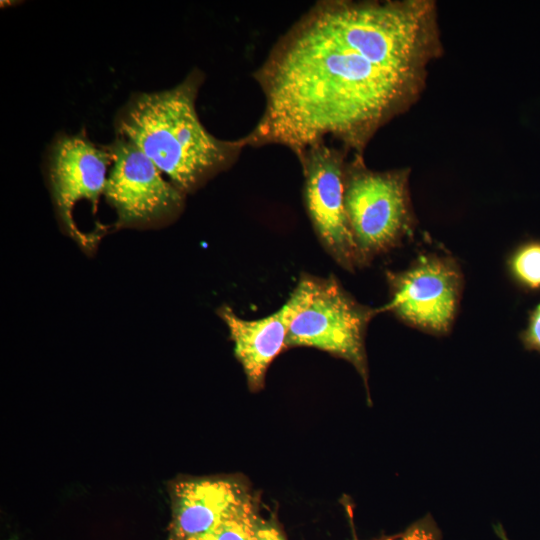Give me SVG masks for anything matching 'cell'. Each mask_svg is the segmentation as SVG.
Wrapping results in <instances>:
<instances>
[{"instance_id": "1", "label": "cell", "mask_w": 540, "mask_h": 540, "mask_svg": "<svg viewBox=\"0 0 540 540\" xmlns=\"http://www.w3.org/2000/svg\"><path fill=\"white\" fill-rule=\"evenodd\" d=\"M442 53L432 0L318 2L254 73L265 109L246 145H282L298 157L330 136L363 155L419 99Z\"/></svg>"}, {"instance_id": "2", "label": "cell", "mask_w": 540, "mask_h": 540, "mask_svg": "<svg viewBox=\"0 0 540 540\" xmlns=\"http://www.w3.org/2000/svg\"><path fill=\"white\" fill-rule=\"evenodd\" d=\"M204 74L192 70L176 86L135 93L119 110L117 136L132 141L186 195L229 169L246 145L222 140L204 127L196 99Z\"/></svg>"}, {"instance_id": "3", "label": "cell", "mask_w": 540, "mask_h": 540, "mask_svg": "<svg viewBox=\"0 0 540 540\" xmlns=\"http://www.w3.org/2000/svg\"><path fill=\"white\" fill-rule=\"evenodd\" d=\"M286 303L290 309L287 348L311 347L352 364L368 382L365 338L381 311L359 303L335 278L303 274Z\"/></svg>"}, {"instance_id": "4", "label": "cell", "mask_w": 540, "mask_h": 540, "mask_svg": "<svg viewBox=\"0 0 540 540\" xmlns=\"http://www.w3.org/2000/svg\"><path fill=\"white\" fill-rule=\"evenodd\" d=\"M408 168L374 171L363 155L353 154L345 169L344 203L349 226L364 265L412 237L416 217Z\"/></svg>"}, {"instance_id": "5", "label": "cell", "mask_w": 540, "mask_h": 540, "mask_svg": "<svg viewBox=\"0 0 540 540\" xmlns=\"http://www.w3.org/2000/svg\"><path fill=\"white\" fill-rule=\"evenodd\" d=\"M113 162L104 197L121 228L165 225L182 212L186 194L130 140L116 136L108 145Z\"/></svg>"}, {"instance_id": "6", "label": "cell", "mask_w": 540, "mask_h": 540, "mask_svg": "<svg viewBox=\"0 0 540 540\" xmlns=\"http://www.w3.org/2000/svg\"><path fill=\"white\" fill-rule=\"evenodd\" d=\"M389 302L381 309L426 333L444 336L459 310L464 277L450 256L420 255L403 271L386 272Z\"/></svg>"}, {"instance_id": "7", "label": "cell", "mask_w": 540, "mask_h": 540, "mask_svg": "<svg viewBox=\"0 0 540 540\" xmlns=\"http://www.w3.org/2000/svg\"><path fill=\"white\" fill-rule=\"evenodd\" d=\"M349 151L318 142L297 158L303 177L307 214L326 252L345 270L364 267L354 241L344 203L345 169Z\"/></svg>"}, {"instance_id": "8", "label": "cell", "mask_w": 540, "mask_h": 540, "mask_svg": "<svg viewBox=\"0 0 540 540\" xmlns=\"http://www.w3.org/2000/svg\"><path fill=\"white\" fill-rule=\"evenodd\" d=\"M112 162L108 145H96L83 131L58 134L52 141L46 157L47 181L57 217L70 236H80L74 224L75 206L87 201L96 208Z\"/></svg>"}, {"instance_id": "9", "label": "cell", "mask_w": 540, "mask_h": 540, "mask_svg": "<svg viewBox=\"0 0 540 540\" xmlns=\"http://www.w3.org/2000/svg\"><path fill=\"white\" fill-rule=\"evenodd\" d=\"M171 518L166 540H196L251 494L238 479L187 477L168 486Z\"/></svg>"}, {"instance_id": "10", "label": "cell", "mask_w": 540, "mask_h": 540, "mask_svg": "<svg viewBox=\"0 0 540 540\" xmlns=\"http://www.w3.org/2000/svg\"><path fill=\"white\" fill-rule=\"evenodd\" d=\"M229 330L234 353L241 364L251 391L263 388L267 370L287 348L290 309L287 303L274 313L256 320L239 317L230 306L218 309Z\"/></svg>"}, {"instance_id": "11", "label": "cell", "mask_w": 540, "mask_h": 540, "mask_svg": "<svg viewBox=\"0 0 540 540\" xmlns=\"http://www.w3.org/2000/svg\"><path fill=\"white\" fill-rule=\"evenodd\" d=\"M261 514L251 493L211 531L196 540H256V526Z\"/></svg>"}, {"instance_id": "12", "label": "cell", "mask_w": 540, "mask_h": 540, "mask_svg": "<svg viewBox=\"0 0 540 540\" xmlns=\"http://www.w3.org/2000/svg\"><path fill=\"white\" fill-rule=\"evenodd\" d=\"M508 265L517 284L526 290H540V241L520 245L510 256Z\"/></svg>"}, {"instance_id": "13", "label": "cell", "mask_w": 540, "mask_h": 540, "mask_svg": "<svg viewBox=\"0 0 540 540\" xmlns=\"http://www.w3.org/2000/svg\"><path fill=\"white\" fill-rule=\"evenodd\" d=\"M440 531L435 522L427 516L410 525L391 540H440Z\"/></svg>"}, {"instance_id": "14", "label": "cell", "mask_w": 540, "mask_h": 540, "mask_svg": "<svg viewBox=\"0 0 540 540\" xmlns=\"http://www.w3.org/2000/svg\"><path fill=\"white\" fill-rule=\"evenodd\" d=\"M520 340L526 350L540 353V303L531 311Z\"/></svg>"}, {"instance_id": "15", "label": "cell", "mask_w": 540, "mask_h": 540, "mask_svg": "<svg viewBox=\"0 0 540 540\" xmlns=\"http://www.w3.org/2000/svg\"><path fill=\"white\" fill-rule=\"evenodd\" d=\"M256 540H287L277 523L261 515L256 526Z\"/></svg>"}, {"instance_id": "16", "label": "cell", "mask_w": 540, "mask_h": 540, "mask_svg": "<svg viewBox=\"0 0 540 540\" xmlns=\"http://www.w3.org/2000/svg\"><path fill=\"white\" fill-rule=\"evenodd\" d=\"M494 530L497 534V536L501 539V540H510L508 537H507V534L505 532V530L503 529L502 525L500 524H497L494 526Z\"/></svg>"}]
</instances>
